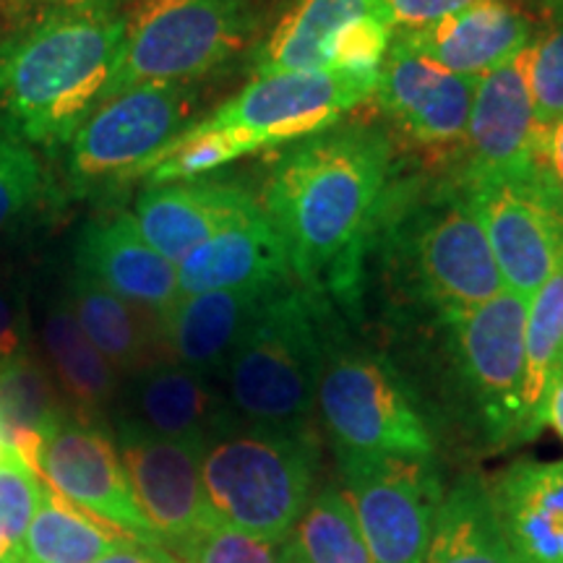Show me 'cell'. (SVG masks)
<instances>
[{
    "mask_svg": "<svg viewBox=\"0 0 563 563\" xmlns=\"http://www.w3.org/2000/svg\"><path fill=\"white\" fill-rule=\"evenodd\" d=\"M391 141L378 125L347 123L300 139L274 162L262 209L285 243L295 279L350 295L363 249L389 196Z\"/></svg>",
    "mask_w": 563,
    "mask_h": 563,
    "instance_id": "6da1fadb",
    "label": "cell"
},
{
    "mask_svg": "<svg viewBox=\"0 0 563 563\" xmlns=\"http://www.w3.org/2000/svg\"><path fill=\"white\" fill-rule=\"evenodd\" d=\"M123 3L45 9L0 40V129L26 146H68L108 100L123 47Z\"/></svg>",
    "mask_w": 563,
    "mask_h": 563,
    "instance_id": "7a4b0ae2",
    "label": "cell"
},
{
    "mask_svg": "<svg viewBox=\"0 0 563 563\" xmlns=\"http://www.w3.org/2000/svg\"><path fill=\"white\" fill-rule=\"evenodd\" d=\"M376 84L378 70L329 68L253 76L235 97L173 139L144 180L159 186L203 178L245 154L332 129L371 100Z\"/></svg>",
    "mask_w": 563,
    "mask_h": 563,
    "instance_id": "3957f363",
    "label": "cell"
},
{
    "mask_svg": "<svg viewBox=\"0 0 563 563\" xmlns=\"http://www.w3.org/2000/svg\"><path fill=\"white\" fill-rule=\"evenodd\" d=\"M402 201L389 191L382 209L389 228L384 241L389 269L402 292L446 321L506 290L481 217L460 180Z\"/></svg>",
    "mask_w": 563,
    "mask_h": 563,
    "instance_id": "277c9868",
    "label": "cell"
},
{
    "mask_svg": "<svg viewBox=\"0 0 563 563\" xmlns=\"http://www.w3.org/2000/svg\"><path fill=\"white\" fill-rule=\"evenodd\" d=\"M329 306L300 282L272 292L222 371V391L243 426L311 431Z\"/></svg>",
    "mask_w": 563,
    "mask_h": 563,
    "instance_id": "5b68a950",
    "label": "cell"
},
{
    "mask_svg": "<svg viewBox=\"0 0 563 563\" xmlns=\"http://www.w3.org/2000/svg\"><path fill=\"white\" fill-rule=\"evenodd\" d=\"M313 431L235 426L207 443L201 483L217 522L282 538L313 496L319 473Z\"/></svg>",
    "mask_w": 563,
    "mask_h": 563,
    "instance_id": "8992f818",
    "label": "cell"
},
{
    "mask_svg": "<svg viewBox=\"0 0 563 563\" xmlns=\"http://www.w3.org/2000/svg\"><path fill=\"white\" fill-rule=\"evenodd\" d=\"M316 410L336 460L433 456V435L397 368L329 321Z\"/></svg>",
    "mask_w": 563,
    "mask_h": 563,
    "instance_id": "52a82bcc",
    "label": "cell"
},
{
    "mask_svg": "<svg viewBox=\"0 0 563 563\" xmlns=\"http://www.w3.org/2000/svg\"><path fill=\"white\" fill-rule=\"evenodd\" d=\"M108 100L139 84H199L258 37L253 0H131Z\"/></svg>",
    "mask_w": 563,
    "mask_h": 563,
    "instance_id": "ba28073f",
    "label": "cell"
},
{
    "mask_svg": "<svg viewBox=\"0 0 563 563\" xmlns=\"http://www.w3.org/2000/svg\"><path fill=\"white\" fill-rule=\"evenodd\" d=\"M199 84H139L104 100L68 144V186L104 196L144 180L159 152L194 123Z\"/></svg>",
    "mask_w": 563,
    "mask_h": 563,
    "instance_id": "9c48e42d",
    "label": "cell"
},
{
    "mask_svg": "<svg viewBox=\"0 0 563 563\" xmlns=\"http://www.w3.org/2000/svg\"><path fill=\"white\" fill-rule=\"evenodd\" d=\"M506 290L530 300L563 262V207L545 159L525 173L462 183Z\"/></svg>",
    "mask_w": 563,
    "mask_h": 563,
    "instance_id": "30bf717a",
    "label": "cell"
},
{
    "mask_svg": "<svg viewBox=\"0 0 563 563\" xmlns=\"http://www.w3.org/2000/svg\"><path fill=\"white\" fill-rule=\"evenodd\" d=\"M373 563H426L443 481L433 456L336 460Z\"/></svg>",
    "mask_w": 563,
    "mask_h": 563,
    "instance_id": "8fae6325",
    "label": "cell"
},
{
    "mask_svg": "<svg viewBox=\"0 0 563 563\" xmlns=\"http://www.w3.org/2000/svg\"><path fill=\"white\" fill-rule=\"evenodd\" d=\"M527 300L504 290L473 311L441 321L452 334L464 397L493 443H517L525 373Z\"/></svg>",
    "mask_w": 563,
    "mask_h": 563,
    "instance_id": "7c38bea8",
    "label": "cell"
},
{
    "mask_svg": "<svg viewBox=\"0 0 563 563\" xmlns=\"http://www.w3.org/2000/svg\"><path fill=\"white\" fill-rule=\"evenodd\" d=\"M477 79L435 66L394 37L371 100L407 144L435 159L462 154Z\"/></svg>",
    "mask_w": 563,
    "mask_h": 563,
    "instance_id": "4fadbf2b",
    "label": "cell"
},
{
    "mask_svg": "<svg viewBox=\"0 0 563 563\" xmlns=\"http://www.w3.org/2000/svg\"><path fill=\"white\" fill-rule=\"evenodd\" d=\"M37 475L45 477L55 493L104 525L141 543L162 545L139 509L115 441L102 431L100 422L79 420L74 415L63 420L42 446Z\"/></svg>",
    "mask_w": 563,
    "mask_h": 563,
    "instance_id": "5bb4252c",
    "label": "cell"
},
{
    "mask_svg": "<svg viewBox=\"0 0 563 563\" xmlns=\"http://www.w3.org/2000/svg\"><path fill=\"white\" fill-rule=\"evenodd\" d=\"M530 45L517 58L477 79L467 136L460 154V183L525 173L545 159V144L534 129Z\"/></svg>",
    "mask_w": 563,
    "mask_h": 563,
    "instance_id": "9a60e30c",
    "label": "cell"
},
{
    "mask_svg": "<svg viewBox=\"0 0 563 563\" xmlns=\"http://www.w3.org/2000/svg\"><path fill=\"white\" fill-rule=\"evenodd\" d=\"M115 446L139 509L165 551L217 522L201 483L207 443L154 439L115 428Z\"/></svg>",
    "mask_w": 563,
    "mask_h": 563,
    "instance_id": "2e32d148",
    "label": "cell"
},
{
    "mask_svg": "<svg viewBox=\"0 0 563 563\" xmlns=\"http://www.w3.org/2000/svg\"><path fill=\"white\" fill-rule=\"evenodd\" d=\"M241 426L214 378L165 361L123 378L115 428L170 441L209 443Z\"/></svg>",
    "mask_w": 563,
    "mask_h": 563,
    "instance_id": "e0dca14e",
    "label": "cell"
},
{
    "mask_svg": "<svg viewBox=\"0 0 563 563\" xmlns=\"http://www.w3.org/2000/svg\"><path fill=\"white\" fill-rule=\"evenodd\" d=\"M262 211L249 188L209 175L146 186L133 203V222L159 256L178 266L201 243Z\"/></svg>",
    "mask_w": 563,
    "mask_h": 563,
    "instance_id": "ac0fdd59",
    "label": "cell"
},
{
    "mask_svg": "<svg viewBox=\"0 0 563 563\" xmlns=\"http://www.w3.org/2000/svg\"><path fill=\"white\" fill-rule=\"evenodd\" d=\"M74 264L76 272L159 319L180 298L178 266L144 241L131 211L91 217L76 238Z\"/></svg>",
    "mask_w": 563,
    "mask_h": 563,
    "instance_id": "d6986e66",
    "label": "cell"
},
{
    "mask_svg": "<svg viewBox=\"0 0 563 563\" xmlns=\"http://www.w3.org/2000/svg\"><path fill=\"white\" fill-rule=\"evenodd\" d=\"M435 66L483 79L534 40V24L514 0H473L422 30L394 34Z\"/></svg>",
    "mask_w": 563,
    "mask_h": 563,
    "instance_id": "ffe728a7",
    "label": "cell"
},
{
    "mask_svg": "<svg viewBox=\"0 0 563 563\" xmlns=\"http://www.w3.org/2000/svg\"><path fill=\"white\" fill-rule=\"evenodd\" d=\"M517 563H563V460H519L488 483Z\"/></svg>",
    "mask_w": 563,
    "mask_h": 563,
    "instance_id": "44dd1931",
    "label": "cell"
},
{
    "mask_svg": "<svg viewBox=\"0 0 563 563\" xmlns=\"http://www.w3.org/2000/svg\"><path fill=\"white\" fill-rule=\"evenodd\" d=\"M279 287H241L186 295L162 316V334L170 361L220 382L256 313Z\"/></svg>",
    "mask_w": 563,
    "mask_h": 563,
    "instance_id": "7402d4cb",
    "label": "cell"
},
{
    "mask_svg": "<svg viewBox=\"0 0 563 563\" xmlns=\"http://www.w3.org/2000/svg\"><path fill=\"white\" fill-rule=\"evenodd\" d=\"M298 282L285 243L264 209L201 243L178 264L180 298L209 290L285 287Z\"/></svg>",
    "mask_w": 563,
    "mask_h": 563,
    "instance_id": "603a6c76",
    "label": "cell"
},
{
    "mask_svg": "<svg viewBox=\"0 0 563 563\" xmlns=\"http://www.w3.org/2000/svg\"><path fill=\"white\" fill-rule=\"evenodd\" d=\"M66 298L84 334L115 368L121 382L150 365L170 361L157 313L133 306L76 269Z\"/></svg>",
    "mask_w": 563,
    "mask_h": 563,
    "instance_id": "cb8c5ba5",
    "label": "cell"
},
{
    "mask_svg": "<svg viewBox=\"0 0 563 563\" xmlns=\"http://www.w3.org/2000/svg\"><path fill=\"white\" fill-rule=\"evenodd\" d=\"M40 340L45 355L42 363L70 415L87 422H100L102 415L115 407L121 376L84 334L66 295L45 306Z\"/></svg>",
    "mask_w": 563,
    "mask_h": 563,
    "instance_id": "d4e9b609",
    "label": "cell"
},
{
    "mask_svg": "<svg viewBox=\"0 0 563 563\" xmlns=\"http://www.w3.org/2000/svg\"><path fill=\"white\" fill-rule=\"evenodd\" d=\"M368 13L378 0H300L253 53V76L329 70L336 34Z\"/></svg>",
    "mask_w": 563,
    "mask_h": 563,
    "instance_id": "484cf974",
    "label": "cell"
},
{
    "mask_svg": "<svg viewBox=\"0 0 563 563\" xmlns=\"http://www.w3.org/2000/svg\"><path fill=\"white\" fill-rule=\"evenodd\" d=\"M426 563H517L481 477L462 475L443 490Z\"/></svg>",
    "mask_w": 563,
    "mask_h": 563,
    "instance_id": "4316f807",
    "label": "cell"
},
{
    "mask_svg": "<svg viewBox=\"0 0 563 563\" xmlns=\"http://www.w3.org/2000/svg\"><path fill=\"white\" fill-rule=\"evenodd\" d=\"M70 410L32 352L0 363V435L37 473V456Z\"/></svg>",
    "mask_w": 563,
    "mask_h": 563,
    "instance_id": "83f0119b",
    "label": "cell"
},
{
    "mask_svg": "<svg viewBox=\"0 0 563 563\" xmlns=\"http://www.w3.org/2000/svg\"><path fill=\"white\" fill-rule=\"evenodd\" d=\"M563 350V262L545 285L527 300L525 373L519 402V439L530 441L543 431L545 397Z\"/></svg>",
    "mask_w": 563,
    "mask_h": 563,
    "instance_id": "f1b7e54d",
    "label": "cell"
},
{
    "mask_svg": "<svg viewBox=\"0 0 563 563\" xmlns=\"http://www.w3.org/2000/svg\"><path fill=\"white\" fill-rule=\"evenodd\" d=\"M129 540L136 538L104 525L42 483L37 511L24 540V563H91Z\"/></svg>",
    "mask_w": 563,
    "mask_h": 563,
    "instance_id": "f546056e",
    "label": "cell"
},
{
    "mask_svg": "<svg viewBox=\"0 0 563 563\" xmlns=\"http://www.w3.org/2000/svg\"><path fill=\"white\" fill-rule=\"evenodd\" d=\"M290 538L298 563H373L340 485L313 493Z\"/></svg>",
    "mask_w": 563,
    "mask_h": 563,
    "instance_id": "4dcf8cb0",
    "label": "cell"
},
{
    "mask_svg": "<svg viewBox=\"0 0 563 563\" xmlns=\"http://www.w3.org/2000/svg\"><path fill=\"white\" fill-rule=\"evenodd\" d=\"M167 553L180 563H298L290 534L269 538L222 522H209Z\"/></svg>",
    "mask_w": 563,
    "mask_h": 563,
    "instance_id": "1f68e13d",
    "label": "cell"
},
{
    "mask_svg": "<svg viewBox=\"0 0 563 563\" xmlns=\"http://www.w3.org/2000/svg\"><path fill=\"white\" fill-rule=\"evenodd\" d=\"M40 475L16 452L0 456V543L9 563H24V540L40 504Z\"/></svg>",
    "mask_w": 563,
    "mask_h": 563,
    "instance_id": "d6a6232c",
    "label": "cell"
},
{
    "mask_svg": "<svg viewBox=\"0 0 563 563\" xmlns=\"http://www.w3.org/2000/svg\"><path fill=\"white\" fill-rule=\"evenodd\" d=\"M530 95L538 139L548 146L563 123V21H555L530 45Z\"/></svg>",
    "mask_w": 563,
    "mask_h": 563,
    "instance_id": "836d02e7",
    "label": "cell"
},
{
    "mask_svg": "<svg viewBox=\"0 0 563 563\" xmlns=\"http://www.w3.org/2000/svg\"><path fill=\"white\" fill-rule=\"evenodd\" d=\"M45 196V173L30 146L0 139V235L26 220Z\"/></svg>",
    "mask_w": 563,
    "mask_h": 563,
    "instance_id": "e575fe53",
    "label": "cell"
},
{
    "mask_svg": "<svg viewBox=\"0 0 563 563\" xmlns=\"http://www.w3.org/2000/svg\"><path fill=\"white\" fill-rule=\"evenodd\" d=\"M391 42V30L376 13L355 19L336 34L332 45V68L342 70H382Z\"/></svg>",
    "mask_w": 563,
    "mask_h": 563,
    "instance_id": "d590c367",
    "label": "cell"
},
{
    "mask_svg": "<svg viewBox=\"0 0 563 563\" xmlns=\"http://www.w3.org/2000/svg\"><path fill=\"white\" fill-rule=\"evenodd\" d=\"M30 336L24 292L11 279L0 277V363L30 352Z\"/></svg>",
    "mask_w": 563,
    "mask_h": 563,
    "instance_id": "8d00e7d4",
    "label": "cell"
},
{
    "mask_svg": "<svg viewBox=\"0 0 563 563\" xmlns=\"http://www.w3.org/2000/svg\"><path fill=\"white\" fill-rule=\"evenodd\" d=\"M467 3L473 0H378V16L389 24L391 32H412L464 9Z\"/></svg>",
    "mask_w": 563,
    "mask_h": 563,
    "instance_id": "74e56055",
    "label": "cell"
},
{
    "mask_svg": "<svg viewBox=\"0 0 563 563\" xmlns=\"http://www.w3.org/2000/svg\"><path fill=\"white\" fill-rule=\"evenodd\" d=\"M175 559L162 545L141 543V540H129V543L112 548L91 563H173Z\"/></svg>",
    "mask_w": 563,
    "mask_h": 563,
    "instance_id": "f35d334b",
    "label": "cell"
},
{
    "mask_svg": "<svg viewBox=\"0 0 563 563\" xmlns=\"http://www.w3.org/2000/svg\"><path fill=\"white\" fill-rule=\"evenodd\" d=\"M87 3H125V0H0V11L5 19L19 21L30 13L45 9H68V5H87Z\"/></svg>",
    "mask_w": 563,
    "mask_h": 563,
    "instance_id": "ab89813d",
    "label": "cell"
},
{
    "mask_svg": "<svg viewBox=\"0 0 563 563\" xmlns=\"http://www.w3.org/2000/svg\"><path fill=\"white\" fill-rule=\"evenodd\" d=\"M543 426H551L555 435L563 441V363H559V368H555L551 378V389H548L543 410Z\"/></svg>",
    "mask_w": 563,
    "mask_h": 563,
    "instance_id": "60d3db41",
    "label": "cell"
},
{
    "mask_svg": "<svg viewBox=\"0 0 563 563\" xmlns=\"http://www.w3.org/2000/svg\"><path fill=\"white\" fill-rule=\"evenodd\" d=\"M545 167H548V175H551L553 191L559 196L563 207V123L551 133V139H548Z\"/></svg>",
    "mask_w": 563,
    "mask_h": 563,
    "instance_id": "b9f144b4",
    "label": "cell"
},
{
    "mask_svg": "<svg viewBox=\"0 0 563 563\" xmlns=\"http://www.w3.org/2000/svg\"><path fill=\"white\" fill-rule=\"evenodd\" d=\"M545 9L555 21H563V0H545Z\"/></svg>",
    "mask_w": 563,
    "mask_h": 563,
    "instance_id": "7bdbcfd3",
    "label": "cell"
},
{
    "mask_svg": "<svg viewBox=\"0 0 563 563\" xmlns=\"http://www.w3.org/2000/svg\"><path fill=\"white\" fill-rule=\"evenodd\" d=\"M0 563H9V559H5V548H3V543H0Z\"/></svg>",
    "mask_w": 563,
    "mask_h": 563,
    "instance_id": "ee69618b",
    "label": "cell"
},
{
    "mask_svg": "<svg viewBox=\"0 0 563 563\" xmlns=\"http://www.w3.org/2000/svg\"><path fill=\"white\" fill-rule=\"evenodd\" d=\"M3 452H5V443H3V435H0V456H3Z\"/></svg>",
    "mask_w": 563,
    "mask_h": 563,
    "instance_id": "f6af8a7d",
    "label": "cell"
},
{
    "mask_svg": "<svg viewBox=\"0 0 563 563\" xmlns=\"http://www.w3.org/2000/svg\"><path fill=\"white\" fill-rule=\"evenodd\" d=\"M561 363H563V350H561Z\"/></svg>",
    "mask_w": 563,
    "mask_h": 563,
    "instance_id": "bcb514c9",
    "label": "cell"
},
{
    "mask_svg": "<svg viewBox=\"0 0 563 563\" xmlns=\"http://www.w3.org/2000/svg\"><path fill=\"white\" fill-rule=\"evenodd\" d=\"M173 563H180V561H178V559H175V561H173Z\"/></svg>",
    "mask_w": 563,
    "mask_h": 563,
    "instance_id": "7dc6e473",
    "label": "cell"
}]
</instances>
